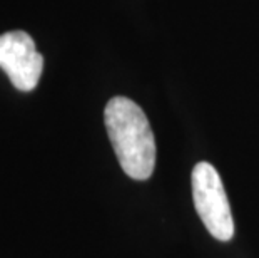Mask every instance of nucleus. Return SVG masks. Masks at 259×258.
<instances>
[{
	"instance_id": "f03ea898",
	"label": "nucleus",
	"mask_w": 259,
	"mask_h": 258,
	"mask_svg": "<svg viewBox=\"0 0 259 258\" xmlns=\"http://www.w3.org/2000/svg\"><path fill=\"white\" fill-rule=\"evenodd\" d=\"M192 198L204 227L219 241L234 237V222L223 179L211 163H197L191 174Z\"/></svg>"
},
{
	"instance_id": "7ed1b4c3",
	"label": "nucleus",
	"mask_w": 259,
	"mask_h": 258,
	"mask_svg": "<svg viewBox=\"0 0 259 258\" xmlns=\"http://www.w3.org/2000/svg\"><path fill=\"white\" fill-rule=\"evenodd\" d=\"M0 69L9 76L15 89L30 92L37 87L44 57L27 32L12 30L0 35Z\"/></svg>"
},
{
	"instance_id": "f257e3e1",
	"label": "nucleus",
	"mask_w": 259,
	"mask_h": 258,
	"mask_svg": "<svg viewBox=\"0 0 259 258\" xmlns=\"http://www.w3.org/2000/svg\"><path fill=\"white\" fill-rule=\"evenodd\" d=\"M104 123L122 171L132 179L151 178L156 168V141L144 111L127 97L115 96L104 109Z\"/></svg>"
}]
</instances>
